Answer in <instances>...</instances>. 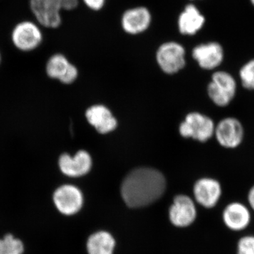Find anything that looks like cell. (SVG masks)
I'll return each instance as SVG.
<instances>
[{"instance_id": "obj_1", "label": "cell", "mask_w": 254, "mask_h": 254, "mask_svg": "<svg viewBox=\"0 0 254 254\" xmlns=\"http://www.w3.org/2000/svg\"><path fill=\"white\" fill-rule=\"evenodd\" d=\"M166 182L155 169L136 168L127 175L121 187L122 196L128 206L139 208L153 203L165 192Z\"/></svg>"}, {"instance_id": "obj_2", "label": "cell", "mask_w": 254, "mask_h": 254, "mask_svg": "<svg viewBox=\"0 0 254 254\" xmlns=\"http://www.w3.org/2000/svg\"><path fill=\"white\" fill-rule=\"evenodd\" d=\"M239 82L233 73L225 70H216L211 75L207 86L208 98L215 106L225 108L237 98Z\"/></svg>"}, {"instance_id": "obj_3", "label": "cell", "mask_w": 254, "mask_h": 254, "mask_svg": "<svg viewBox=\"0 0 254 254\" xmlns=\"http://www.w3.org/2000/svg\"><path fill=\"white\" fill-rule=\"evenodd\" d=\"M214 137L218 144L224 149L236 150L245 142V125L237 117H225L215 125Z\"/></svg>"}, {"instance_id": "obj_4", "label": "cell", "mask_w": 254, "mask_h": 254, "mask_svg": "<svg viewBox=\"0 0 254 254\" xmlns=\"http://www.w3.org/2000/svg\"><path fill=\"white\" fill-rule=\"evenodd\" d=\"M253 217L254 213L247 203L240 200L228 202L221 211V220L225 228L242 235L250 228Z\"/></svg>"}, {"instance_id": "obj_5", "label": "cell", "mask_w": 254, "mask_h": 254, "mask_svg": "<svg viewBox=\"0 0 254 254\" xmlns=\"http://www.w3.org/2000/svg\"><path fill=\"white\" fill-rule=\"evenodd\" d=\"M193 194L195 203L204 210H213L223 198L224 188L221 181L213 177H203L195 182Z\"/></svg>"}, {"instance_id": "obj_6", "label": "cell", "mask_w": 254, "mask_h": 254, "mask_svg": "<svg viewBox=\"0 0 254 254\" xmlns=\"http://www.w3.org/2000/svg\"><path fill=\"white\" fill-rule=\"evenodd\" d=\"M216 123L208 115L194 112L187 115L180 127V134L185 138L205 143L214 137Z\"/></svg>"}, {"instance_id": "obj_7", "label": "cell", "mask_w": 254, "mask_h": 254, "mask_svg": "<svg viewBox=\"0 0 254 254\" xmlns=\"http://www.w3.org/2000/svg\"><path fill=\"white\" fill-rule=\"evenodd\" d=\"M30 8L43 27L57 28L62 23L63 0H30Z\"/></svg>"}, {"instance_id": "obj_8", "label": "cell", "mask_w": 254, "mask_h": 254, "mask_svg": "<svg viewBox=\"0 0 254 254\" xmlns=\"http://www.w3.org/2000/svg\"><path fill=\"white\" fill-rule=\"evenodd\" d=\"M11 41L14 46L21 51H33L41 44L43 33L36 23L31 21H21L13 29Z\"/></svg>"}, {"instance_id": "obj_9", "label": "cell", "mask_w": 254, "mask_h": 254, "mask_svg": "<svg viewBox=\"0 0 254 254\" xmlns=\"http://www.w3.org/2000/svg\"><path fill=\"white\" fill-rule=\"evenodd\" d=\"M185 50L182 45L175 42L164 43L157 52L159 66L165 73H177L185 66Z\"/></svg>"}, {"instance_id": "obj_10", "label": "cell", "mask_w": 254, "mask_h": 254, "mask_svg": "<svg viewBox=\"0 0 254 254\" xmlns=\"http://www.w3.org/2000/svg\"><path fill=\"white\" fill-rule=\"evenodd\" d=\"M53 202L60 213L74 215L81 210L83 197L78 187L65 185L57 189L53 194Z\"/></svg>"}, {"instance_id": "obj_11", "label": "cell", "mask_w": 254, "mask_h": 254, "mask_svg": "<svg viewBox=\"0 0 254 254\" xmlns=\"http://www.w3.org/2000/svg\"><path fill=\"white\" fill-rule=\"evenodd\" d=\"M198 211L195 202L187 195L175 197L170 210V218L174 225L186 227L194 223L198 218Z\"/></svg>"}, {"instance_id": "obj_12", "label": "cell", "mask_w": 254, "mask_h": 254, "mask_svg": "<svg viewBox=\"0 0 254 254\" xmlns=\"http://www.w3.org/2000/svg\"><path fill=\"white\" fill-rule=\"evenodd\" d=\"M192 56L200 68L215 71L223 63L225 53L221 45L216 42H210L195 47Z\"/></svg>"}, {"instance_id": "obj_13", "label": "cell", "mask_w": 254, "mask_h": 254, "mask_svg": "<svg viewBox=\"0 0 254 254\" xmlns=\"http://www.w3.org/2000/svg\"><path fill=\"white\" fill-rule=\"evenodd\" d=\"M58 165L60 171L70 177H79L86 175L91 170V155L85 150H79L74 156L64 153L60 157Z\"/></svg>"}, {"instance_id": "obj_14", "label": "cell", "mask_w": 254, "mask_h": 254, "mask_svg": "<svg viewBox=\"0 0 254 254\" xmlns=\"http://www.w3.org/2000/svg\"><path fill=\"white\" fill-rule=\"evenodd\" d=\"M46 73L50 78L59 80L64 84H70L76 79L78 70L62 54L50 57L46 64Z\"/></svg>"}, {"instance_id": "obj_15", "label": "cell", "mask_w": 254, "mask_h": 254, "mask_svg": "<svg viewBox=\"0 0 254 254\" xmlns=\"http://www.w3.org/2000/svg\"><path fill=\"white\" fill-rule=\"evenodd\" d=\"M151 22V14L147 8L143 6L127 10L122 18L123 29L129 34H138L149 27Z\"/></svg>"}, {"instance_id": "obj_16", "label": "cell", "mask_w": 254, "mask_h": 254, "mask_svg": "<svg viewBox=\"0 0 254 254\" xmlns=\"http://www.w3.org/2000/svg\"><path fill=\"white\" fill-rule=\"evenodd\" d=\"M86 117L88 123L100 133L113 131L118 126V122L108 108L101 105H94L87 110Z\"/></svg>"}, {"instance_id": "obj_17", "label": "cell", "mask_w": 254, "mask_h": 254, "mask_svg": "<svg viewBox=\"0 0 254 254\" xmlns=\"http://www.w3.org/2000/svg\"><path fill=\"white\" fill-rule=\"evenodd\" d=\"M205 18L193 4L186 6L178 19V27L183 35H194L203 27Z\"/></svg>"}, {"instance_id": "obj_18", "label": "cell", "mask_w": 254, "mask_h": 254, "mask_svg": "<svg viewBox=\"0 0 254 254\" xmlns=\"http://www.w3.org/2000/svg\"><path fill=\"white\" fill-rule=\"evenodd\" d=\"M115 242L113 236L106 232L93 234L87 242L88 254H113Z\"/></svg>"}, {"instance_id": "obj_19", "label": "cell", "mask_w": 254, "mask_h": 254, "mask_svg": "<svg viewBox=\"0 0 254 254\" xmlns=\"http://www.w3.org/2000/svg\"><path fill=\"white\" fill-rule=\"evenodd\" d=\"M239 84L247 91H254V58L247 61L238 71Z\"/></svg>"}, {"instance_id": "obj_20", "label": "cell", "mask_w": 254, "mask_h": 254, "mask_svg": "<svg viewBox=\"0 0 254 254\" xmlns=\"http://www.w3.org/2000/svg\"><path fill=\"white\" fill-rule=\"evenodd\" d=\"M23 242L11 234L0 239V254H23Z\"/></svg>"}, {"instance_id": "obj_21", "label": "cell", "mask_w": 254, "mask_h": 254, "mask_svg": "<svg viewBox=\"0 0 254 254\" xmlns=\"http://www.w3.org/2000/svg\"><path fill=\"white\" fill-rule=\"evenodd\" d=\"M236 254H254V234L240 235L237 241Z\"/></svg>"}, {"instance_id": "obj_22", "label": "cell", "mask_w": 254, "mask_h": 254, "mask_svg": "<svg viewBox=\"0 0 254 254\" xmlns=\"http://www.w3.org/2000/svg\"><path fill=\"white\" fill-rule=\"evenodd\" d=\"M83 1L90 9L98 11L104 6L105 0H83Z\"/></svg>"}, {"instance_id": "obj_23", "label": "cell", "mask_w": 254, "mask_h": 254, "mask_svg": "<svg viewBox=\"0 0 254 254\" xmlns=\"http://www.w3.org/2000/svg\"><path fill=\"white\" fill-rule=\"evenodd\" d=\"M247 204L250 207L252 213L254 214V184L249 188L246 197Z\"/></svg>"}, {"instance_id": "obj_24", "label": "cell", "mask_w": 254, "mask_h": 254, "mask_svg": "<svg viewBox=\"0 0 254 254\" xmlns=\"http://www.w3.org/2000/svg\"><path fill=\"white\" fill-rule=\"evenodd\" d=\"M78 0H63V10H73L77 7Z\"/></svg>"}, {"instance_id": "obj_25", "label": "cell", "mask_w": 254, "mask_h": 254, "mask_svg": "<svg viewBox=\"0 0 254 254\" xmlns=\"http://www.w3.org/2000/svg\"><path fill=\"white\" fill-rule=\"evenodd\" d=\"M1 54H0V63H1Z\"/></svg>"}, {"instance_id": "obj_26", "label": "cell", "mask_w": 254, "mask_h": 254, "mask_svg": "<svg viewBox=\"0 0 254 254\" xmlns=\"http://www.w3.org/2000/svg\"><path fill=\"white\" fill-rule=\"evenodd\" d=\"M252 3H253V4L254 5V0H252Z\"/></svg>"}]
</instances>
